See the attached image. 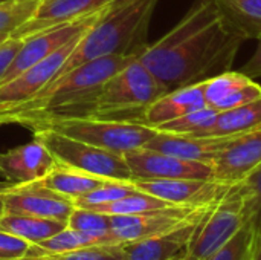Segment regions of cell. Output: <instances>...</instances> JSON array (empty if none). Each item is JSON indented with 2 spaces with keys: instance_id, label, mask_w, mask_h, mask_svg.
Listing matches in <instances>:
<instances>
[{
  "instance_id": "cell-1",
  "label": "cell",
  "mask_w": 261,
  "mask_h": 260,
  "mask_svg": "<svg viewBox=\"0 0 261 260\" xmlns=\"http://www.w3.org/2000/svg\"><path fill=\"white\" fill-rule=\"evenodd\" d=\"M251 38L216 0H197L162 38L138 54L165 92L231 70Z\"/></svg>"
},
{
  "instance_id": "cell-2",
  "label": "cell",
  "mask_w": 261,
  "mask_h": 260,
  "mask_svg": "<svg viewBox=\"0 0 261 260\" xmlns=\"http://www.w3.org/2000/svg\"><path fill=\"white\" fill-rule=\"evenodd\" d=\"M159 0H115L81 37L57 78L90 60L115 54H139ZM55 78V80H57ZM54 80V81H55Z\"/></svg>"
},
{
  "instance_id": "cell-3",
  "label": "cell",
  "mask_w": 261,
  "mask_h": 260,
  "mask_svg": "<svg viewBox=\"0 0 261 260\" xmlns=\"http://www.w3.org/2000/svg\"><path fill=\"white\" fill-rule=\"evenodd\" d=\"M135 58H138V54L99 57L73 67L52 81L34 98L28 100L38 116V124L50 118H86L102 84Z\"/></svg>"
},
{
  "instance_id": "cell-4",
  "label": "cell",
  "mask_w": 261,
  "mask_h": 260,
  "mask_svg": "<svg viewBox=\"0 0 261 260\" xmlns=\"http://www.w3.org/2000/svg\"><path fill=\"white\" fill-rule=\"evenodd\" d=\"M164 93L154 75L135 58L102 84L87 116L141 121L144 110Z\"/></svg>"
},
{
  "instance_id": "cell-5",
  "label": "cell",
  "mask_w": 261,
  "mask_h": 260,
  "mask_svg": "<svg viewBox=\"0 0 261 260\" xmlns=\"http://www.w3.org/2000/svg\"><path fill=\"white\" fill-rule=\"evenodd\" d=\"M40 126L50 127L66 136L80 139L83 143L106 149L122 156L127 152L145 147V144L158 133L156 127L150 124L121 118H50L40 123L37 127Z\"/></svg>"
},
{
  "instance_id": "cell-6",
  "label": "cell",
  "mask_w": 261,
  "mask_h": 260,
  "mask_svg": "<svg viewBox=\"0 0 261 260\" xmlns=\"http://www.w3.org/2000/svg\"><path fill=\"white\" fill-rule=\"evenodd\" d=\"M35 138L52 153L57 162L104 179L132 181V170L122 155L66 136L50 127L34 129Z\"/></svg>"
},
{
  "instance_id": "cell-7",
  "label": "cell",
  "mask_w": 261,
  "mask_h": 260,
  "mask_svg": "<svg viewBox=\"0 0 261 260\" xmlns=\"http://www.w3.org/2000/svg\"><path fill=\"white\" fill-rule=\"evenodd\" d=\"M245 202L234 185L199 224L190 245L177 260H205L220 250L245 224Z\"/></svg>"
},
{
  "instance_id": "cell-8",
  "label": "cell",
  "mask_w": 261,
  "mask_h": 260,
  "mask_svg": "<svg viewBox=\"0 0 261 260\" xmlns=\"http://www.w3.org/2000/svg\"><path fill=\"white\" fill-rule=\"evenodd\" d=\"M213 205H203V207L170 205L165 208H159V210H153V211H147L141 215L110 216L112 230L109 236L106 238L104 244L124 245V244L142 241V239L170 231L182 225L184 222L208 211Z\"/></svg>"
},
{
  "instance_id": "cell-9",
  "label": "cell",
  "mask_w": 261,
  "mask_h": 260,
  "mask_svg": "<svg viewBox=\"0 0 261 260\" xmlns=\"http://www.w3.org/2000/svg\"><path fill=\"white\" fill-rule=\"evenodd\" d=\"M102 9L90 15H86L83 18H76L72 21L50 26L44 31H40L34 35L23 38V44L20 51L17 52L15 58L12 60V63L9 64L6 74L3 75L0 86L9 83L12 78H15L17 75H20L21 72H24L28 67L38 63L40 60L46 58L47 55L55 52L58 48H61L72 38L84 35L93 26V23L99 18Z\"/></svg>"
},
{
  "instance_id": "cell-10",
  "label": "cell",
  "mask_w": 261,
  "mask_h": 260,
  "mask_svg": "<svg viewBox=\"0 0 261 260\" xmlns=\"http://www.w3.org/2000/svg\"><path fill=\"white\" fill-rule=\"evenodd\" d=\"M0 202L3 213L29 215L66 224L75 208L72 199L50 190L41 181L9 184L0 192Z\"/></svg>"
},
{
  "instance_id": "cell-11",
  "label": "cell",
  "mask_w": 261,
  "mask_h": 260,
  "mask_svg": "<svg viewBox=\"0 0 261 260\" xmlns=\"http://www.w3.org/2000/svg\"><path fill=\"white\" fill-rule=\"evenodd\" d=\"M138 190L171 205L203 207L217 204L231 188L214 179H132Z\"/></svg>"
},
{
  "instance_id": "cell-12",
  "label": "cell",
  "mask_w": 261,
  "mask_h": 260,
  "mask_svg": "<svg viewBox=\"0 0 261 260\" xmlns=\"http://www.w3.org/2000/svg\"><path fill=\"white\" fill-rule=\"evenodd\" d=\"M132 179H213V166L188 161L150 149H138L124 155Z\"/></svg>"
},
{
  "instance_id": "cell-13",
  "label": "cell",
  "mask_w": 261,
  "mask_h": 260,
  "mask_svg": "<svg viewBox=\"0 0 261 260\" xmlns=\"http://www.w3.org/2000/svg\"><path fill=\"white\" fill-rule=\"evenodd\" d=\"M81 37L83 35L72 38L55 52L12 78L9 83L0 86V103H24L49 86L57 78Z\"/></svg>"
},
{
  "instance_id": "cell-14",
  "label": "cell",
  "mask_w": 261,
  "mask_h": 260,
  "mask_svg": "<svg viewBox=\"0 0 261 260\" xmlns=\"http://www.w3.org/2000/svg\"><path fill=\"white\" fill-rule=\"evenodd\" d=\"M213 179L226 185L245 181L261 166V129L234 139L214 161Z\"/></svg>"
},
{
  "instance_id": "cell-15",
  "label": "cell",
  "mask_w": 261,
  "mask_h": 260,
  "mask_svg": "<svg viewBox=\"0 0 261 260\" xmlns=\"http://www.w3.org/2000/svg\"><path fill=\"white\" fill-rule=\"evenodd\" d=\"M208 211L184 222L170 231L121 245L122 257L124 260H174L182 257L199 224L208 215Z\"/></svg>"
},
{
  "instance_id": "cell-16",
  "label": "cell",
  "mask_w": 261,
  "mask_h": 260,
  "mask_svg": "<svg viewBox=\"0 0 261 260\" xmlns=\"http://www.w3.org/2000/svg\"><path fill=\"white\" fill-rule=\"evenodd\" d=\"M240 135H177L158 132L145 149L173 155L188 161L213 164V161Z\"/></svg>"
},
{
  "instance_id": "cell-17",
  "label": "cell",
  "mask_w": 261,
  "mask_h": 260,
  "mask_svg": "<svg viewBox=\"0 0 261 260\" xmlns=\"http://www.w3.org/2000/svg\"><path fill=\"white\" fill-rule=\"evenodd\" d=\"M55 164L52 153L37 138L0 153V175L11 184L41 181Z\"/></svg>"
},
{
  "instance_id": "cell-18",
  "label": "cell",
  "mask_w": 261,
  "mask_h": 260,
  "mask_svg": "<svg viewBox=\"0 0 261 260\" xmlns=\"http://www.w3.org/2000/svg\"><path fill=\"white\" fill-rule=\"evenodd\" d=\"M115 0H41L34 15L11 37L26 38L50 26L83 18L101 11Z\"/></svg>"
},
{
  "instance_id": "cell-19",
  "label": "cell",
  "mask_w": 261,
  "mask_h": 260,
  "mask_svg": "<svg viewBox=\"0 0 261 260\" xmlns=\"http://www.w3.org/2000/svg\"><path fill=\"white\" fill-rule=\"evenodd\" d=\"M206 106L203 81H199L165 92L144 110L141 121L156 127Z\"/></svg>"
},
{
  "instance_id": "cell-20",
  "label": "cell",
  "mask_w": 261,
  "mask_h": 260,
  "mask_svg": "<svg viewBox=\"0 0 261 260\" xmlns=\"http://www.w3.org/2000/svg\"><path fill=\"white\" fill-rule=\"evenodd\" d=\"M67 224L55 219L37 218L29 215L2 213L0 215V230L6 231L18 239L29 242L31 245L46 241L52 234L66 228Z\"/></svg>"
},
{
  "instance_id": "cell-21",
  "label": "cell",
  "mask_w": 261,
  "mask_h": 260,
  "mask_svg": "<svg viewBox=\"0 0 261 260\" xmlns=\"http://www.w3.org/2000/svg\"><path fill=\"white\" fill-rule=\"evenodd\" d=\"M106 181H109V179L70 169L60 162H57L55 167L47 173V176H44L41 179V182L46 187H49L50 190H54L72 201L101 187Z\"/></svg>"
},
{
  "instance_id": "cell-22",
  "label": "cell",
  "mask_w": 261,
  "mask_h": 260,
  "mask_svg": "<svg viewBox=\"0 0 261 260\" xmlns=\"http://www.w3.org/2000/svg\"><path fill=\"white\" fill-rule=\"evenodd\" d=\"M261 129V98L249 104L220 112L205 135H246Z\"/></svg>"
},
{
  "instance_id": "cell-23",
  "label": "cell",
  "mask_w": 261,
  "mask_h": 260,
  "mask_svg": "<svg viewBox=\"0 0 261 260\" xmlns=\"http://www.w3.org/2000/svg\"><path fill=\"white\" fill-rule=\"evenodd\" d=\"M67 227L87 236L95 244H104L112 230V218L96 210L75 207L67 219Z\"/></svg>"
},
{
  "instance_id": "cell-24",
  "label": "cell",
  "mask_w": 261,
  "mask_h": 260,
  "mask_svg": "<svg viewBox=\"0 0 261 260\" xmlns=\"http://www.w3.org/2000/svg\"><path fill=\"white\" fill-rule=\"evenodd\" d=\"M171 204L151 196L148 193H144L141 190H136L132 195H127L118 201L90 208V210H96L101 213H106L109 216H128V215H141V213H147V211H153V210H159V208H165L170 207Z\"/></svg>"
},
{
  "instance_id": "cell-25",
  "label": "cell",
  "mask_w": 261,
  "mask_h": 260,
  "mask_svg": "<svg viewBox=\"0 0 261 260\" xmlns=\"http://www.w3.org/2000/svg\"><path fill=\"white\" fill-rule=\"evenodd\" d=\"M219 113L220 112L216 110L214 107L206 106L203 109L179 116L173 121L159 124L156 126V130L167 132V133H177V135H205L214 126Z\"/></svg>"
},
{
  "instance_id": "cell-26",
  "label": "cell",
  "mask_w": 261,
  "mask_h": 260,
  "mask_svg": "<svg viewBox=\"0 0 261 260\" xmlns=\"http://www.w3.org/2000/svg\"><path fill=\"white\" fill-rule=\"evenodd\" d=\"M252 78L240 70H226L203 80L205 100L210 107H216L225 98L237 92L240 87L248 84Z\"/></svg>"
},
{
  "instance_id": "cell-27",
  "label": "cell",
  "mask_w": 261,
  "mask_h": 260,
  "mask_svg": "<svg viewBox=\"0 0 261 260\" xmlns=\"http://www.w3.org/2000/svg\"><path fill=\"white\" fill-rule=\"evenodd\" d=\"M222 9L249 37L255 38L261 32V0H216Z\"/></svg>"
},
{
  "instance_id": "cell-28",
  "label": "cell",
  "mask_w": 261,
  "mask_h": 260,
  "mask_svg": "<svg viewBox=\"0 0 261 260\" xmlns=\"http://www.w3.org/2000/svg\"><path fill=\"white\" fill-rule=\"evenodd\" d=\"M95 245L92 239L81 234L76 230H72L69 227L63 228L61 231L52 234L46 241H41L40 244L31 245L28 253L24 256H35V254H55V253H66L72 250H78L83 247Z\"/></svg>"
},
{
  "instance_id": "cell-29",
  "label": "cell",
  "mask_w": 261,
  "mask_h": 260,
  "mask_svg": "<svg viewBox=\"0 0 261 260\" xmlns=\"http://www.w3.org/2000/svg\"><path fill=\"white\" fill-rule=\"evenodd\" d=\"M18 260H124V257L121 245L95 244L66 253L23 256Z\"/></svg>"
},
{
  "instance_id": "cell-30",
  "label": "cell",
  "mask_w": 261,
  "mask_h": 260,
  "mask_svg": "<svg viewBox=\"0 0 261 260\" xmlns=\"http://www.w3.org/2000/svg\"><path fill=\"white\" fill-rule=\"evenodd\" d=\"M138 188L133 184V181H116V179H109L106 181L101 187L92 190L90 193L78 198L73 201L75 207L81 208H95L113 201H118L127 195L135 193Z\"/></svg>"
},
{
  "instance_id": "cell-31",
  "label": "cell",
  "mask_w": 261,
  "mask_h": 260,
  "mask_svg": "<svg viewBox=\"0 0 261 260\" xmlns=\"http://www.w3.org/2000/svg\"><path fill=\"white\" fill-rule=\"evenodd\" d=\"M257 224L248 221L220 250L205 260H251Z\"/></svg>"
},
{
  "instance_id": "cell-32",
  "label": "cell",
  "mask_w": 261,
  "mask_h": 260,
  "mask_svg": "<svg viewBox=\"0 0 261 260\" xmlns=\"http://www.w3.org/2000/svg\"><path fill=\"white\" fill-rule=\"evenodd\" d=\"M41 0L0 2V35H12L37 11Z\"/></svg>"
},
{
  "instance_id": "cell-33",
  "label": "cell",
  "mask_w": 261,
  "mask_h": 260,
  "mask_svg": "<svg viewBox=\"0 0 261 260\" xmlns=\"http://www.w3.org/2000/svg\"><path fill=\"white\" fill-rule=\"evenodd\" d=\"M245 202V213L248 221L261 222V166L245 181L234 185Z\"/></svg>"
},
{
  "instance_id": "cell-34",
  "label": "cell",
  "mask_w": 261,
  "mask_h": 260,
  "mask_svg": "<svg viewBox=\"0 0 261 260\" xmlns=\"http://www.w3.org/2000/svg\"><path fill=\"white\" fill-rule=\"evenodd\" d=\"M5 124H20L34 129L38 124V116L32 110L29 101L0 103V126Z\"/></svg>"
},
{
  "instance_id": "cell-35",
  "label": "cell",
  "mask_w": 261,
  "mask_h": 260,
  "mask_svg": "<svg viewBox=\"0 0 261 260\" xmlns=\"http://www.w3.org/2000/svg\"><path fill=\"white\" fill-rule=\"evenodd\" d=\"M261 98V84H258L255 80H251L248 84H245L243 87H240L237 92H234L232 95H229L228 98H225L222 103H219L214 109L219 112H225V110H231L245 104H249L255 100Z\"/></svg>"
},
{
  "instance_id": "cell-36",
  "label": "cell",
  "mask_w": 261,
  "mask_h": 260,
  "mask_svg": "<svg viewBox=\"0 0 261 260\" xmlns=\"http://www.w3.org/2000/svg\"><path fill=\"white\" fill-rule=\"evenodd\" d=\"M29 247V242L0 230V260L21 259L28 253Z\"/></svg>"
},
{
  "instance_id": "cell-37",
  "label": "cell",
  "mask_w": 261,
  "mask_h": 260,
  "mask_svg": "<svg viewBox=\"0 0 261 260\" xmlns=\"http://www.w3.org/2000/svg\"><path fill=\"white\" fill-rule=\"evenodd\" d=\"M21 44H23V38H17V37H8L5 41L0 43V81L6 74L9 64L15 58L17 52L20 51Z\"/></svg>"
},
{
  "instance_id": "cell-38",
  "label": "cell",
  "mask_w": 261,
  "mask_h": 260,
  "mask_svg": "<svg viewBox=\"0 0 261 260\" xmlns=\"http://www.w3.org/2000/svg\"><path fill=\"white\" fill-rule=\"evenodd\" d=\"M257 38V48L254 55L243 64L240 72L248 75L249 78H261V32L255 37Z\"/></svg>"
},
{
  "instance_id": "cell-39",
  "label": "cell",
  "mask_w": 261,
  "mask_h": 260,
  "mask_svg": "<svg viewBox=\"0 0 261 260\" xmlns=\"http://www.w3.org/2000/svg\"><path fill=\"white\" fill-rule=\"evenodd\" d=\"M251 260H261V225H257L255 238H254V247H252V256Z\"/></svg>"
},
{
  "instance_id": "cell-40",
  "label": "cell",
  "mask_w": 261,
  "mask_h": 260,
  "mask_svg": "<svg viewBox=\"0 0 261 260\" xmlns=\"http://www.w3.org/2000/svg\"><path fill=\"white\" fill-rule=\"evenodd\" d=\"M9 184H11V182H0V192L5 190ZM2 213H3V208H2V202H0V215H2Z\"/></svg>"
},
{
  "instance_id": "cell-41",
  "label": "cell",
  "mask_w": 261,
  "mask_h": 260,
  "mask_svg": "<svg viewBox=\"0 0 261 260\" xmlns=\"http://www.w3.org/2000/svg\"><path fill=\"white\" fill-rule=\"evenodd\" d=\"M8 37H11V35H0V43H2V41H5Z\"/></svg>"
},
{
  "instance_id": "cell-42",
  "label": "cell",
  "mask_w": 261,
  "mask_h": 260,
  "mask_svg": "<svg viewBox=\"0 0 261 260\" xmlns=\"http://www.w3.org/2000/svg\"><path fill=\"white\" fill-rule=\"evenodd\" d=\"M0 2H6V0H0Z\"/></svg>"
},
{
  "instance_id": "cell-43",
  "label": "cell",
  "mask_w": 261,
  "mask_h": 260,
  "mask_svg": "<svg viewBox=\"0 0 261 260\" xmlns=\"http://www.w3.org/2000/svg\"><path fill=\"white\" fill-rule=\"evenodd\" d=\"M258 225H261V222H260V224H258Z\"/></svg>"
}]
</instances>
